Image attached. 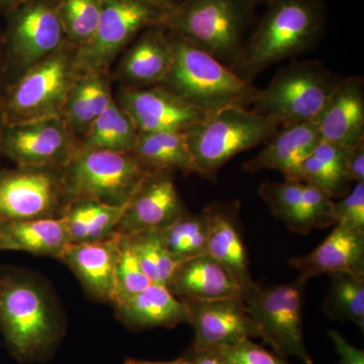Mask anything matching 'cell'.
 Instances as JSON below:
<instances>
[{
  "instance_id": "obj_1",
  "label": "cell",
  "mask_w": 364,
  "mask_h": 364,
  "mask_svg": "<svg viewBox=\"0 0 364 364\" xmlns=\"http://www.w3.org/2000/svg\"><path fill=\"white\" fill-rule=\"evenodd\" d=\"M0 330L9 353L21 363L51 358L65 325L41 280L18 268L0 267Z\"/></svg>"
},
{
  "instance_id": "obj_2",
  "label": "cell",
  "mask_w": 364,
  "mask_h": 364,
  "mask_svg": "<svg viewBox=\"0 0 364 364\" xmlns=\"http://www.w3.org/2000/svg\"><path fill=\"white\" fill-rule=\"evenodd\" d=\"M267 6L234 68L250 81L268 67L310 50L327 21L323 0H272Z\"/></svg>"
},
{
  "instance_id": "obj_3",
  "label": "cell",
  "mask_w": 364,
  "mask_h": 364,
  "mask_svg": "<svg viewBox=\"0 0 364 364\" xmlns=\"http://www.w3.org/2000/svg\"><path fill=\"white\" fill-rule=\"evenodd\" d=\"M166 33L174 57L163 87L208 114L252 105L259 87L179 33L169 28Z\"/></svg>"
},
{
  "instance_id": "obj_4",
  "label": "cell",
  "mask_w": 364,
  "mask_h": 364,
  "mask_svg": "<svg viewBox=\"0 0 364 364\" xmlns=\"http://www.w3.org/2000/svg\"><path fill=\"white\" fill-rule=\"evenodd\" d=\"M256 7L249 0H184L170 11L163 26L234 70L250 35Z\"/></svg>"
},
{
  "instance_id": "obj_5",
  "label": "cell",
  "mask_w": 364,
  "mask_h": 364,
  "mask_svg": "<svg viewBox=\"0 0 364 364\" xmlns=\"http://www.w3.org/2000/svg\"><path fill=\"white\" fill-rule=\"evenodd\" d=\"M280 124L247 107H230L208 114L186 132L196 173L214 179L236 155L267 143Z\"/></svg>"
},
{
  "instance_id": "obj_6",
  "label": "cell",
  "mask_w": 364,
  "mask_h": 364,
  "mask_svg": "<svg viewBox=\"0 0 364 364\" xmlns=\"http://www.w3.org/2000/svg\"><path fill=\"white\" fill-rule=\"evenodd\" d=\"M343 76L318 60L282 67L256 95L252 111L282 126L317 121Z\"/></svg>"
},
{
  "instance_id": "obj_7",
  "label": "cell",
  "mask_w": 364,
  "mask_h": 364,
  "mask_svg": "<svg viewBox=\"0 0 364 364\" xmlns=\"http://www.w3.org/2000/svg\"><path fill=\"white\" fill-rule=\"evenodd\" d=\"M76 51L77 48L67 42L16 79L0 105L4 126L62 117L67 97L79 76Z\"/></svg>"
},
{
  "instance_id": "obj_8",
  "label": "cell",
  "mask_w": 364,
  "mask_h": 364,
  "mask_svg": "<svg viewBox=\"0 0 364 364\" xmlns=\"http://www.w3.org/2000/svg\"><path fill=\"white\" fill-rule=\"evenodd\" d=\"M152 171L134 153L79 148L63 169L68 205L90 200L126 205Z\"/></svg>"
},
{
  "instance_id": "obj_9",
  "label": "cell",
  "mask_w": 364,
  "mask_h": 364,
  "mask_svg": "<svg viewBox=\"0 0 364 364\" xmlns=\"http://www.w3.org/2000/svg\"><path fill=\"white\" fill-rule=\"evenodd\" d=\"M306 284L261 287L254 284L243 289L241 299L259 328L260 338L272 347L280 358L296 356L305 364H313L306 350L303 332V294Z\"/></svg>"
},
{
  "instance_id": "obj_10",
  "label": "cell",
  "mask_w": 364,
  "mask_h": 364,
  "mask_svg": "<svg viewBox=\"0 0 364 364\" xmlns=\"http://www.w3.org/2000/svg\"><path fill=\"white\" fill-rule=\"evenodd\" d=\"M171 11L148 0H102L97 32L76 51L79 74L109 72L112 62L143 31L164 26Z\"/></svg>"
},
{
  "instance_id": "obj_11",
  "label": "cell",
  "mask_w": 364,
  "mask_h": 364,
  "mask_svg": "<svg viewBox=\"0 0 364 364\" xmlns=\"http://www.w3.org/2000/svg\"><path fill=\"white\" fill-rule=\"evenodd\" d=\"M63 169L0 170V224L61 218L68 205Z\"/></svg>"
},
{
  "instance_id": "obj_12",
  "label": "cell",
  "mask_w": 364,
  "mask_h": 364,
  "mask_svg": "<svg viewBox=\"0 0 364 364\" xmlns=\"http://www.w3.org/2000/svg\"><path fill=\"white\" fill-rule=\"evenodd\" d=\"M57 2L28 0L6 14L7 64L18 78L68 42Z\"/></svg>"
},
{
  "instance_id": "obj_13",
  "label": "cell",
  "mask_w": 364,
  "mask_h": 364,
  "mask_svg": "<svg viewBox=\"0 0 364 364\" xmlns=\"http://www.w3.org/2000/svg\"><path fill=\"white\" fill-rule=\"evenodd\" d=\"M79 149V139L62 117L6 124L0 152L21 167L64 168Z\"/></svg>"
},
{
  "instance_id": "obj_14",
  "label": "cell",
  "mask_w": 364,
  "mask_h": 364,
  "mask_svg": "<svg viewBox=\"0 0 364 364\" xmlns=\"http://www.w3.org/2000/svg\"><path fill=\"white\" fill-rule=\"evenodd\" d=\"M116 100L130 116L138 133L186 132L208 114L161 85L123 87Z\"/></svg>"
},
{
  "instance_id": "obj_15",
  "label": "cell",
  "mask_w": 364,
  "mask_h": 364,
  "mask_svg": "<svg viewBox=\"0 0 364 364\" xmlns=\"http://www.w3.org/2000/svg\"><path fill=\"white\" fill-rule=\"evenodd\" d=\"M191 314L195 339L191 352H202L260 337L241 298L200 301L181 299Z\"/></svg>"
},
{
  "instance_id": "obj_16",
  "label": "cell",
  "mask_w": 364,
  "mask_h": 364,
  "mask_svg": "<svg viewBox=\"0 0 364 364\" xmlns=\"http://www.w3.org/2000/svg\"><path fill=\"white\" fill-rule=\"evenodd\" d=\"M258 191L272 215L294 233L306 235L316 228L336 225L332 198L310 184L289 179L265 181Z\"/></svg>"
},
{
  "instance_id": "obj_17",
  "label": "cell",
  "mask_w": 364,
  "mask_h": 364,
  "mask_svg": "<svg viewBox=\"0 0 364 364\" xmlns=\"http://www.w3.org/2000/svg\"><path fill=\"white\" fill-rule=\"evenodd\" d=\"M186 213L177 191L173 172L154 170L145 177L127 203L116 233L164 229Z\"/></svg>"
},
{
  "instance_id": "obj_18",
  "label": "cell",
  "mask_w": 364,
  "mask_h": 364,
  "mask_svg": "<svg viewBox=\"0 0 364 364\" xmlns=\"http://www.w3.org/2000/svg\"><path fill=\"white\" fill-rule=\"evenodd\" d=\"M208 219L207 254L226 268L242 291L252 286L240 221V203L215 202L203 210Z\"/></svg>"
},
{
  "instance_id": "obj_19",
  "label": "cell",
  "mask_w": 364,
  "mask_h": 364,
  "mask_svg": "<svg viewBox=\"0 0 364 364\" xmlns=\"http://www.w3.org/2000/svg\"><path fill=\"white\" fill-rule=\"evenodd\" d=\"M119 254V234L116 233L105 240L70 244L59 260L70 268L91 299L112 303Z\"/></svg>"
},
{
  "instance_id": "obj_20",
  "label": "cell",
  "mask_w": 364,
  "mask_h": 364,
  "mask_svg": "<svg viewBox=\"0 0 364 364\" xmlns=\"http://www.w3.org/2000/svg\"><path fill=\"white\" fill-rule=\"evenodd\" d=\"M173 57L166 28L151 26L128 46L117 66V78L124 87L161 85L171 70Z\"/></svg>"
},
{
  "instance_id": "obj_21",
  "label": "cell",
  "mask_w": 364,
  "mask_h": 364,
  "mask_svg": "<svg viewBox=\"0 0 364 364\" xmlns=\"http://www.w3.org/2000/svg\"><path fill=\"white\" fill-rule=\"evenodd\" d=\"M289 265L306 284L318 275L348 272L364 277V231L337 224L332 233L312 252L291 258Z\"/></svg>"
},
{
  "instance_id": "obj_22",
  "label": "cell",
  "mask_w": 364,
  "mask_h": 364,
  "mask_svg": "<svg viewBox=\"0 0 364 364\" xmlns=\"http://www.w3.org/2000/svg\"><path fill=\"white\" fill-rule=\"evenodd\" d=\"M321 141L350 147L364 140L363 78L343 77L317 119Z\"/></svg>"
},
{
  "instance_id": "obj_23",
  "label": "cell",
  "mask_w": 364,
  "mask_h": 364,
  "mask_svg": "<svg viewBox=\"0 0 364 364\" xmlns=\"http://www.w3.org/2000/svg\"><path fill=\"white\" fill-rule=\"evenodd\" d=\"M320 142L317 121L282 126L259 154L246 162L243 168L250 173L279 170L284 179L289 178Z\"/></svg>"
},
{
  "instance_id": "obj_24",
  "label": "cell",
  "mask_w": 364,
  "mask_h": 364,
  "mask_svg": "<svg viewBox=\"0 0 364 364\" xmlns=\"http://www.w3.org/2000/svg\"><path fill=\"white\" fill-rule=\"evenodd\" d=\"M166 287L177 298L200 301L240 298L242 294L234 277L208 254L179 262Z\"/></svg>"
},
{
  "instance_id": "obj_25",
  "label": "cell",
  "mask_w": 364,
  "mask_h": 364,
  "mask_svg": "<svg viewBox=\"0 0 364 364\" xmlns=\"http://www.w3.org/2000/svg\"><path fill=\"white\" fill-rule=\"evenodd\" d=\"M117 318L133 331L174 328L191 323L188 306L165 286L152 284L140 294L114 306Z\"/></svg>"
},
{
  "instance_id": "obj_26",
  "label": "cell",
  "mask_w": 364,
  "mask_h": 364,
  "mask_svg": "<svg viewBox=\"0 0 364 364\" xmlns=\"http://www.w3.org/2000/svg\"><path fill=\"white\" fill-rule=\"evenodd\" d=\"M13 246V251L59 259L71 244L70 235L62 218L0 224Z\"/></svg>"
},
{
  "instance_id": "obj_27",
  "label": "cell",
  "mask_w": 364,
  "mask_h": 364,
  "mask_svg": "<svg viewBox=\"0 0 364 364\" xmlns=\"http://www.w3.org/2000/svg\"><path fill=\"white\" fill-rule=\"evenodd\" d=\"M133 153L152 170L196 173L186 132L139 133Z\"/></svg>"
},
{
  "instance_id": "obj_28",
  "label": "cell",
  "mask_w": 364,
  "mask_h": 364,
  "mask_svg": "<svg viewBox=\"0 0 364 364\" xmlns=\"http://www.w3.org/2000/svg\"><path fill=\"white\" fill-rule=\"evenodd\" d=\"M124 208L90 200L69 203L61 218L70 235L71 244L105 240L116 234Z\"/></svg>"
},
{
  "instance_id": "obj_29",
  "label": "cell",
  "mask_w": 364,
  "mask_h": 364,
  "mask_svg": "<svg viewBox=\"0 0 364 364\" xmlns=\"http://www.w3.org/2000/svg\"><path fill=\"white\" fill-rule=\"evenodd\" d=\"M138 135L130 116L114 98L109 107L95 119L90 132L81 139L79 148L133 153Z\"/></svg>"
},
{
  "instance_id": "obj_30",
  "label": "cell",
  "mask_w": 364,
  "mask_h": 364,
  "mask_svg": "<svg viewBox=\"0 0 364 364\" xmlns=\"http://www.w3.org/2000/svg\"><path fill=\"white\" fill-rule=\"evenodd\" d=\"M119 237L121 245L133 254L152 284L166 287L178 263L167 250L161 230H142Z\"/></svg>"
},
{
  "instance_id": "obj_31",
  "label": "cell",
  "mask_w": 364,
  "mask_h": 364,
  "mask_svg": "<svg viewBox=\"0 0 364 364\" xmlns=\"http://www.w3.org/2000/svg\"><path fill=\"white\" fill-rule=\"evenodd\" d=\"M331 286L323 305L328 317L348 321L364 330V277L348 272L331 273Z\"/></svg>"
},
{
  "instance_id": "obj_32",
  "label": "cell",
  "mask_w": 364,
  "mask_h": 364,
  "mask_svg": "<svg viewBox=\"0 0 364 364\" xmlns=\"http://www.w3.org/2000/svg\"><path fill=\"white\" fill-rule=\"evenodd\" d=\"M208 232V219L203 210L200 215L188 212L161 229L165 246L177 263L207 254Z\"/></svg>"
},
{
  "instance_id": "obj_33",
  "label": "cell",
  "mask_w": 364,
  "mask_h": 364,
  "mask_svg": "<svg viewBox=\"0 0 364 364\" xmlns=\"http://www.w3.org/2000/svg\"><path fill=\"white\" fill-rule=\"evenodd\" d=\"M102 9V0H58L57 11L68 43L80 48L92 39Z\"/></svg>"
},
{
  "instance_id": "obj_34",
  "label": "cell",
  "mask_w": 364,
  "mask_h": 364,
  "mask_svg": "<svg viewBox=\"0 0 364 364\" xmlns=\"http://www.w3.org/2000/svg\"><path fill=\"white\" fill-rule=\"evenodd\" d=\"M289 181L304 182L324 191L330 198H341L347 195L350 182L329 168L327 165L311 154L301 162L298 168L289 177Z\"/></svg>"
},
{
  "instance_id": "obj_35",
  "label": "cell",
  "mask_w": 364,
  "mask_h": 364,
  "mask_svg": "<svg viewBox=\"0 0 364 364\" xmlns=\"http://www.w3.org/2000/svg\"><path fill=\"white\" fill-rule=\"evenodd\" d=\"M119 245H121V241H119ZM151 284L152 282L144 273L133 254L121 245V254L117 261L116 277H114L112 305L116 306L124 303L127 299L140 294Z\"/></svg>"
},
{
  "instance_id": "obj_36",
  "label": "cell",
  "mask_w": 364,
  "mask_h": 364,
  "mask_svg": "<svg viewBox=\"0 0 364 364\" xmlns=\"http://www.w3.org/2000/svg\"><path fill=\"white\" fill-rule=\"evenodd\" d=\"M212 350V349H210ZM225 364H291L252 339L213 349Z\"/></svg>"
},
{
  "instance_id": "obj_37",
  "label": "cell",
  "mask_w": 364,
  "mask_h": 364,
  "mask_svg": "<svg viewBox=\"0 0 364 364\" xmlns=\"http://www.w3.org/2000/svg\"><path fill=\"white\" fill-rule=\"evenodd\" d=\"M333 217L337 224L364 231V182H358L338 202H333Z\"/></svg>"
},
{
  "instance_id": "obj_38",
  "label": "cell",
  "mask_w": 364,
  "mask_h": 364,
  "mask_svg": "<svg viewBox=\"0 0 364 364\" xmlns=\"http://www.w3.org/2000/svg\"><path fill=\"white\" fill-rule=\"evenodd\" d=\"M345 176L350 182H364V140L348 148Z\"/></svg>"
},
{
  "instance_id": "obj_39",
  "label": "cell",
  "mask_w": 364,
  "mask_h": 364,
  "mask_svg": "<svg viewBox=\"0 0 364 364\" xmlns=\"http://www.w3.org/2000/svg\"><path fill=\"white\" fill-rule=\"evenodd\" d=\"M328 335L341 359V364H364L363 350L349 343L339 332L331 330Z\"/></svg>"
},
{
  "instance_id": "obj_40",
  "label": "cell",
  "mask_w": 364,
  "mask_h": 364,
  "mask_svg": "<svg viewBox=\"0 0 364 364\" xmlns=\"http://www.w3.org/2000/svg\"><path fill=\"white\" fill-rule=\"evenodd\" d=\"M191 364H225L214 350L191 352L188 356Z\"/></svg>"
},
{
  "instance_id": "obj_41",
  "label": "cell",
  "mask_w": 364,
  "mask_h": 364,
  "mask_svg": "<svg viewBox=\"0 0 364 364\" xmlns=\"http://www.w3.org/2000/svg\"><path fill=\"white\" fill-rule=\"evenodd\" d=\"M124 364H191V361H189L188 356H182V358H177L176 360L163 361V363H160V361H157L156 363V361L139 360V359L128 358L124 360Z\"/></svg>"
},
{
  "instance_id": "obj_42",
  "label": "cell",
  "mask_w": 364,
  "mask_h": 364,
  "mask_svg": "<svg viewBox=\"0 0 364 364\" xmlns=\"http://www.w3.org/2000/svg\"><path fill=\"white\" fill-rule=\"evenodd\" d=\"M26 1H28V0H0V11L9 14V11H13L16 6Z\"/></svg>"
},
{
  "instance_id": "obj_43",
  "label": "cell",
  "mask_w": 364,
  "mask_h": 364,
  "mask_svg": "<svg viewBox=\"0 0 364 364\" xmlns=\"http://www.w3.org/2000/svg\"><path fill=\"white\" fill-rule=\"evenodd\" d=\"M148 1L156 4L158 6L166 7V9H176V7L181 6L184 0H148Z\"/></svg>"
},
{
  "instance_id": "obj_44",
  "label": "cell",
  "mask_w": 364,
  "mask_h": 364,
  "mask_svg": "<svg viewBox=\"0 0 364 364\" xmlns=\"http://www.w3.org/2000/svg\"><path fill=\"white\" fill-rule=\"evenodd\" d=\"M0 251H13V246L1 226H0Z\"/></svg>"
},
{
  "instance_id": "obj_45",
  "label": "cell",
  "mask_w": 364,
  "mask_h": 364,
  "mask_svg": "<svg viewBox=\"0 0 364 364\" xmlns=\"http://www.w3.org/2000/svg\"><path fill=\"white\" fill-rule=\"evenodd\" d=\"M249 1L252 2L253 4H255L256 6H259V4H269L272 0H249Z\"/></svg>"
},
{
  "instance_id": "obj_46",
  "label": "cell",
  "mask_w": 364,
  "mask_h": 364,
  "mask_svg": "<svg viewBox=\"0 0 364 364\" xmlns=\"http://www.w3.org/2000/svg\"><path fill=\"white\" fill-rule=\"evenodd\" d=\"M2 126H4V124L2 123L1 117H0V141H1L2 131H4Z\"/></svg>"
},
{
  "instance_id": "obj_47",
  "label": "cell",
  "mask_w": 364,
  "mask_h": 364,
  "mask_svg": "<svg viewBox=\"0 0 364 364\" xmlns=\"http://www.w3.org/2000/svg\"><path fill=\"white\" fill-rule=\"evenodd\" d=\"M1 68H2V64H1V44H0V74H1Z\"/></svg>"
},
{
  "instance_id": "obj_48",
  "label": "cell",
  "mask_w": 364,
  "mask_h": 364,
  "mask_svg": "<svg viewBox=\"0 0 364 364\" xmlns=\"http://www.w3.org/2000/svg\"><path fill=\"white\" fill-rule=\"evenodd\" d=\"M314 364V363H313Z\"/></svg>"
}]
</instances>
